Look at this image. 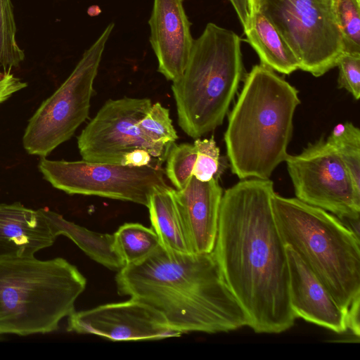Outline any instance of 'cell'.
Here are the masks:
<instances>
[{"instance_id":"5","label":"cell","mask_w":360,"mask_h":360,"mask_svg":"<svg viewBox=\"0 0 360 360\" xmlns=\"http://www.w3.org/2000/svg\"><path fill=\"white\" fill-rule=\"evenodd\" d=\"M86 279L66 259H0V335L49 333L75 309Z\"/></svg>"},{"instance_id":"33","label":"cell","mask_w":360,"mask_h":360,"mask_svg":"<svg viewBox=\"0 0 360 360\" xmlns=\"http://www.w3.org/2000/svg\"><path fill=\"white\" fill-rule=\"evenodd\" d=\"M259 0H251L252 10L255 8L259 3Z\"/></svg>"},{"instance_id":"23","label":"cell","mask_w":360,"mask_h":360,"mask_svg":"<svg viewBox=\"0 0 360 360\" xmlns=\"http://www.w3.org/2000/svg\"><path fill=\"white\" fill-rule=\"evenodd\" d=\"M193 144L172 143L167 153L165 174L176 190L184 189L188 184L196 160Z\"/></svg>"},{"instance_id":"28","label":"cell","mask_w":360,"mask_h":360,"mask_svg":"<svg viewBox=\"0 0 360 360\" xmlns=\"http://www.w3.org/2000/svg\"><path fill=\"white\" fill-rule=\"evenodd\" d=\"M26 86L27 83L15 77L9 70L0 71V104Z\"/></svg>"},{"instance_id":"7","label":"cell","mask_w":360,"mask_h":360,"mask_svg":"<svg viewBox=\"0 0 360 360\" xmlns=\"http://www.w3.org/2000/svg\"><path fill=\"white\" fill-rule=\"evenodd\" d=\"M114 26L113 22L108 25L69 77L30 117L22 136L27 153L46 158L88 117L94 79Z\"/></svg>"},{"instance_id":"11","label":"cell","mask_w":360,"mask_h":360,"mask_svg":"<svg viewBox=\"0 0 360 360\" xmlns=\"http://www.w3.org/2000/svg\"><path fill=\"white\" fill-rule=\"evenodd\" d=\"M151 105L146 98L108 100L77 137L82 160L121 165L124 154L143 148L162 162L169 146L150 141L137 125Z\"/></svg>"},{"instance_id":"21","label":"cell","mask_w":360,"mask_h":360,"mask_svg":"<svg viewBox=\"0 0 360 360\" xmlns=\"http://www.w3.org/2000/svg\"><path fill=\"white\" fill-rule=\"evenodd\" d=\"M326 141L333 147L360 192V130L352 122L336 125Z\"/></svg>"},{"instance_id":"15","label":"cell","mask_w":360,"mask_h":360,"mask_svg":"<svg viewBox=\"0 0 360 360\" xmlns=\"http://www.w3.org/2000/svg\"><path fill=\"white\" fill-rule=\"evenodd\" d=\"M216 176L200 181L192 175L174 196L193 253L212 252L218 229L222 188Z\"/></svg>"},{"instance_id":"6","label":"cell","mask_w":360,"mask_h":360,"mask_svg":"<svg viewBox=\"0 0 360 360\" xmlns=\"http://www.w3.org/2000/svg\"><path fill=\"white\" fill-rule=\"evenodd\" d=\"M241 40L209 22L194 40L181 77L172 82L179 125L200 138L221 125L244 75Z\"/></svg>"},{"instance_id":"31","label":"cell","mask_w":360,"mask_h":360,"mask_svg":"<svg viewBox=\"0 0 360 360\" xmlns=\"http://www.w3.org/2000/svg\"><path fill=\"white\" fill-rule=\"evenodd\" d=\"M233 6L240 24L244 29L252 13L251 0H229Z\"/></svg>"},{"instance_id":"19","label":"cell","mask_w":360,"mask_h":360,"mask_svg":"<svg viewBox=\"0 0 360 360\" xmlns=\"http://www.w3.org/2000/svg\"><path fill=\"white\" fill-rule=\"evenodd\" d=\"M151 228L157 234L160 245L179 253H193L183 221L170 186L156 188L149 198Z\"/></svg>"},{"instance_id":"10","label":"cell","mask_w":360,"mask_h":360,"mask_svg":"<svg viewBox=\"0 0 360 360\" xmlns=\"http://www.w3.org/2000/svg\"><path fill=\"white\" fill-rule=\"evenodd\" d=\"M296 198L343 218H360V192L333 147L324 139L285 160Z\"/></svg>"},{"instance_id":"29","label":"cell","mask_w":360,"mask_h":360,"mask_svg":"<svg viewBox=\"0 0 360 360\" xmlns=\"http://www.w3.org/2000/svg\"><path fill=\"white\" fill-rule=\"evenodd\" d=\"M153 158L148 150L143 148H137L124 154L121 165L135 167H141L149 165H161L162 162L159 160L155 159L153 160Z\"/></svg>"},{"instance_id":"4","label":"cell","mask_w":360,"mask_h":360,"mask_svg":"<svg viewBox=\"0 0 360 360\" xmlns=\"http://www.w3.org/2000/svg\"><path fill=\"white\" fill-rule=\"evenodd\" d=\"M271 207L281 236L347 313L360 298V240L338 217L275 192Z\"/></svg>"},{"instance_id":"16","label":"cell","mask_w":360,"mask_h":360,"mask_svg":"<svg viewBox=\"0 0 360 360\" xmlns=\"http://www.w3.org/2000/svg\"><path fill=\"white\" fill-rule=\"evenodd\" d=\"M56 238L40 209L19 202L0 204V259L34 257Z\"/></svg>"},{"instance_id":"20","label":"cell","mask_w":360,"mask_h":360,"mask_svg":"<svg viewBox=\"0 0 360 360\" xmlns=\"http://www.w3.org/2000/svg\"><path fill=\"white\" fill-rule=\"evenodd\" d=\"M115 248L125 265L141 262L160 245L155 232L139 223H126L113 233Z\"/></svg>"},{"instance_id":"9","label":"cell","mask_w":360,"mask_h":360,"mask_svg":"<svg viewBox=\"0 0 360 360\" xmlns=\"http://www.w3.org/2000/svg\"><path fill=\"white\" fill-rule=\"evenodd\" d=\"M38 168L54 188L68 194L96 195L146 207L156 188L169 187L159 165L135 167L41 158Z\"/></svg>"},{"instance_id":"12","label":"cell","mask_w":360,"mask_h":360,"mask_svg":"<svg viewBox=\"0 0 360 360\" xmlns=\"http://www.w3.org/2000/svg\"><path fill=\"white\" fill-rule=\"evenodd\" d=\"M68 317V331L112 341L162 340L182 335L157 311L132 298L87 310H75Z\"/></svg>"},{"instance_id":"32","label":"cell","mask_w":360,"mask_h":360,"mask_svg":"<svg viewBox=\"0 0 360 360\" xmlns=\"http://www.w3.org/2000/svg\"><path fill=\"white\" fill-rule=\"evenodd\" d=\"M101 9L99 6L96 5L91 6L89 8L87 12L88 14L91 16L98 15L101 13Z\"/></svg>"},{"instance_id":"30","label":"cell","mask_w":360,"mask_h":360,"mask_svg":"<svg viewBox=\"0 0 360 360\" xmlns=\"http://www.w3.org/2000/svg\"><path fill=\"white\" fill-rule=\"evenodd\" d=\"M359 305L360 298H358L352 302L346 314L347 328L357 337L360 335Z\"/></svg>"},{"instance_id":"14","label":"cell","mask_w":360,"mask_h":360,"mask_svg":"<svg viewBox=\"0 0 360 360\" xmlns=\"http://www.w3.org/2000/svg\"><path fill=\"white\" fill-rule=\"evenodd\" d=\"M290 272V301L296 316L342 334L347 330L346 312L338 304L299 255L286 246Z\"/></svg>"},{"instance_id":"24","label":"cell","mask_w":360,"mask_h":360,"mask_svg":"<svg viewBox=\"0 0 360 360\" xmlns=\"http://www.w3.org/2000/svg\"><path fill=\"white\" fill-rule=\"evenodd\" d=\"M15 34L11 0H0V65L5 68L19 66L25 58Z\"/></svg>"},{"instance_id":"1","label":"cell","mask_w":360,"mask_h":360,"mask_svg":"<svg viewBox=\"0 0 360 360\" xmlns=\"http://www.w3.org/2000/svg\"><path fill=\"white\" fill-rule=\"evenodd\" d=\"M271 180L242 179L222 194L212 252L257 333H281L297 319L290 301L286 245L271 207Z\"/></svg>"},{"instance_id":"8","label":"cell","mask_w":360,"mask_h":360,"mask_svg":"<svg viewBox=\"0 0 360 360\" xmlns=\"http://www.w3.org/2000/svg\"><path fill=\"white\" fill-rule=\"evenodd\" d=\"M256 8L282 35L300 70L320 77L336 67L344 44L331 0H259Z\"/></svg>"},{"instance_id":"2","label":"cell","mask_w":360,"mask_h":360,"mask_svg":"<svg viewBox=\"0 0 360 360\" xmlns=\"http://www.w3.org/2000/svg\"><path fill=\"white\" fill-rule=\"evenodd\" d=\"M117 292L139 300L182 334L248 326V318L210 253L182 254L161 245L115 276Z\"/></svg>"},{"instance_id":"18","label":"cell","mask_w":360,"mask_h":360,"mask_svg":"<svg viewBox=\"0 0 360 360\" xmlns=\"http://www.w3.org/2000/svg\"><path fill=\"white\" fill-rule=\"evenodd\" d=\"M40 210L56 238L65 236L91 259L109 269L118 271L125 265L115 248L113 234L90 231L65 219L56 212L47 208Z\"/></svg>"},{"instance_id":"17","label":"cell","mask_w":360,"mask_h":360,"mask_svg":"<svg viewBox=\"0 0 360 360\" xmlns=\"http://www.w3.org/2000/svg\"><path fill=\"white\" fill-rule=\"evenodd\" d=\"M243 30L247 41L259 56L260 63L284 75H290L300 69L296 56L271 20L261 11L253 9Z\"/></svg>"},{"instance_id":"25","label":"cell","mask_w":360,"mask_h":360,"mask_svg":"<svg viewBox=\"0 0 360 360\" xmlns=\"http://www.w3.org/2000/svg\"><path fill=\"white\" fill-rule=\"evenodd\" d=\"M142 134L150 141L169 147L178 139L169 111L157 102L137 123Z\"/></svg>"},{"instance_id":"3","label":"cell","mask_w":360,"mask_h":360,"mask_svg":"<svg viewBox=\"0 0 360 360\" xmlns=\"http://www.w3.org/2000/svg\"><path fill=\"white\" fill-rule=\"evenodd\" d=\"M297 90L260 63L246 75L224 134L232 172L240 179H268L285 161Z\"/></svg>"},{"instance_id":"22","label":"cell","mask_w":360,"mask_h":360,"mask_svg":"<svg viewBox=\"0 0 360 360\" xmlns=\"http://www.w3.org/2000/svg\"><path fill=\"white\" fill-rule=\"evenodd\" d=\"M344 51L360 53V0H331Z\"/></svg>"},{"instance_id":"13","label":"cell","mask_w":360,"mask_h":360,"mask_svg":"<svg viewBox=\"0 0 360 360\" xmlns=\"http://www.w3.org/2000/svg\"><path fill=\"white\" fill-rule=\"evenodd\" d=\"M148 25L149 40L158 59V72L172 82L179 79L194 41L183 0H153Z\"/></svg>"},{"instance_id":"27","label":"cell","mask_w":360,"mask_h":360,"mask_svg":"<svg viewBox=\"0 0 360 360\" xmlns=\"http://www.w3.org/2000/svg\"><path fill=\"white\" fill-rule=\"evenodd\" d=\"M338 84L359 100L360 98V53L344 51L339 58Z\"/></svg>"},{"instance_id":"26","label":"cell","mask_w":360,"mask_h":360,"mask_svg":"<svg viewBox=\"0 0 360 360\" xmlns=\"http://www.w3.org/2000/svg\"><path fill=\"white\" fill-rule=\"evenodd\" d=\"M193 145L196 149V160L192 175L200 181H208L220 174V152L214 137L198 138Z\"/></svg>"}]
</instances>
